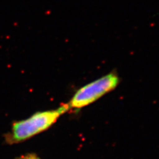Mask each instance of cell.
Listing matches in <instances>:
<instances>
[{"instance_id": "6da1fadb", "label": "cell", "mask_w": 159, "mask_h": 159, "mask_svg": "<svg viewBox=\"0 0 159 159\" xmlns=\"http://www.w3.org/2000/svg\"><path fill=\"white\" fill-rule=\"evenodd\" d=\"M69 110L68 103H64L55 109L37 111L25 119L15 121L11 131L6 135V143L11 145L23 142L47 131Z\"/></svg>"}, {"instance_id": "3957f363", "label": "cell", "mask_w": 159, "mask_h": 159, "mask_svg": "<svg viewBox=\"0 0 159 159\" xmlns=\"http://www.w3.org/2000/svg\"><path fill=\"white\" fill-rule=\"evenodd\" d=\"M19 159H40L38 156L35 154L33 153H30L27 154V155H25L21 156Z\"/></svg>"}, {"instance_id": "7a4b0ae2", "label": "cell", "mask_w": 159, "mask_h": 159, "mask_svg": "<svg viewBox=\"0 0 159 159\" xmlns=\"http://www.w3.org/2000/svg\"><path fill=\"white\" fill-rule=\"evenodd\" d=\"M119 83L117 74L111 72L78 89L68 103L70 109L79 110L115 89Z\"/></svg>"}]
</instances>
